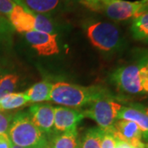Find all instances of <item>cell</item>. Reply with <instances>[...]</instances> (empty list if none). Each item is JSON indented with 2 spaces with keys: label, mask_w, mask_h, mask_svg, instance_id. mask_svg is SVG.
I'll return each mask as SVG.
<instances>
[{
  "label": "cell",
  "mask_w": 148,
  "mask_h": 148,
  "mask_svg": "<svg viewBox=\"0 0 148 148\" xmlns=\"http://www.w3.org/2000/svg\"><path fill=\"white\" fill-rule=\"evenodd\" d=\"M12 144L25 148H44L48 144L45 133L33 123L28 113H19L13 118L8 130Z\"/></svg>",
  "instance_id": "cell-2"
},
{
  "label": "cell",
  "mask_w": 148,
  "mask_h": 148,
  "mask_svg": "<svg viewBox=\"0 0 148 148\" xmlns=\"http://www.w3.org/2000/svg\"><path fill=\"white\" fill-rule=\"evenodd\" d=\"M147 3L142 1L130 2L126 0H101V8L110 19L124 21L134 19L147 12Z\"/></svg>",
  "instance_id": "cell-5"
},
{
  "label": "cell",
  "mask_w": 148,
  "mask_h": 148,
  "mask_svg": "<svg viewBox=\"0 0 148 148\" xmlns=\"http://www.w3.org/2000/svg\"><path fill=\"white\" fill-rule=\"evenodd\" d=\"M114 137L130 144L134 148H145L142 142V132L134 122L117 119L110 132Z\"/></svg>",
  "instance_id": "cell-8"
},
{
  "label": "cell",
  "mask_w": 148,
  "mask_h": 148,
  "mask_svg": "<svg viewBox=\"0 0 148 148\" xmlns=\"http://www.w3.org/2000/svg\"><path fill=\"white\" fill-rule=\"evenodd\" d=\"M90 105L89 109L83 111L85 117L93 119L99 127L106 132H110L123 106L114 100L110 94L95 100Z\"/></svg>",
  "instance_id": "cell-4"
},
{
  "label": "cell",
  "mask_w": 148,
  "mask_h": 148,
  "mask_svg": "<svg viewBox=\"0 0 148 148\" xmlns=\"http://www.w3.org/2000/svg\"><path fill=\"white\" fill-rule=\"evenodd\" d=\"M91 45L104 52H116L123 47L124 39L116 25L108 21H92L84 27Z\"/></svg>",
  "instance_id": "cell-3"
},
{
  "label": "cell",
  "mask_w": 148,
  "mask_h": 148,
  "mask_svg": "<svg viewBox=\"0 0 148 148\" xmlns=\"http://www.w3.org/2000/svg\"><path fill=\"white\" fill-rule=\"evenodd\" d=\"M14 30L25 34L34 31V12L27 10L23 7L16 4L8 17Z\"/></svg>",
  "instance_id": "cell-12"
},
{
  "label": "cell",
  "mask_w": 148,
  "mask_h": 148,
  "mask_svg": "<svg viewBox=\"0 0 148 148\" xmlns=\"http://www.w3.org/2000/svg\"><path fill=\"white\" fill-rule=\"evenodd\" d=\"M103 87L81 86L65 82H58L53 84L49 101L68 108H77L90 105L95 100L108 95Z\"/></svg>",
  "instance_id": "cell-1"
},
{
  "label": "cell",
  "mask_w": 148,
  "mask_h": 148,
  "mask_svg": "<svg viewBox=\"0 0 148 148\" xmlns=\"http://www.w3.org/2000/svg\"><path fill=\"white\" fill-rule=\"evenodd\" d=\"M16 5L13 0H0V14L8 18Z\"/></svg>",
  "instance_id": "cell-23"
},
{
  "label": "cell",
  "mask_w": 148,
  "mask_h": 148,
  "mask_svg": "<svg viewBox=\"0 0 148 148\" xmlns=\"http://www.w3.org/2000/svg\"><path fill=\"white\" fill-rule=\"evenodd\" d=\"M44 148H51V147H50V146H49V144L48 143L47 145H46V146H45Z\"/></svg>",
  "instance_id": "cell-33"
},
{
  "label": "cell",
  "mask_w": 148,
  "mask_h": 148,
  "mask_svg": "<svg viewBox=\"0 0 148 148\" xmlns=\"http://www.w3.org/2000/svg\"><path fill=\"white\" fill-rule=\"evenodd\" d=\"M147 12H148V2L147 3Z\"/></svg>",
  "instance_id": "cell-35"
},
{
  "label": "cell",
  "mask_w": 148,
  "mask_h": 148,
  "mask_svg": "<svg viewBox=\"0 0 148 148\" xmlns=\"http://www.w3.org/2000/svg\"><path fill=\"white\" fill-rule=\"evenodd\" d=\"M139 66H140V74H141V77H142V86H143V92L146 94H148V69L142 61L140 62Z\"/></svg>",
  "instance_id": "cell-25"
},
{
  "label": "cell",
  "mask_w": 148,
  "mask_h": 148,
  "mask_svg": "<svg viewBox=\"0 0 148 148\" xmlns=\"http://www.w3.org/2000/svg\"><path fill=\"white\" fill-rule=\"evenodd\" d=\"M12 142L8 134L0 135V148H10Z\"/></svg>",
  "instance_id": "cell-26"
},
{
  "label": "cell",
  "mask_w": 148,
  "mask_h": 148,
  "mask_svg": "<svg viewBox=\"0 0 148 148\" xmlns=\"http://www.w3.org/2000/svg\"><path fill=\"white\" fill-rule=\"evenodd\" d=\"M52 86L53 84L49 82H40L32 86L27 91H25V94L31 103L38 104L43 101H49L50 99Z\"/></svg>",
  "instance_id": "cell-14"
},
{
  "label": "cell",
  "mask_w": 148,
  "mask_h": 148,
  "mask_svg": "<svg viewBox=\"0 0 148 148\" xmlns=\"http://www.w3.org/2000/svg\"><path fill=\"white\" fill-rule=\"evenodd\" d=\"M28 114L32 122L44 133L52 131L54 123V108L50 105L35 104L30 107Z\"/></svg>",
  "instance_id": "cell-10"
},
{
  "label": "cell",
  "mask_w": 148,
  "mask_h": 148,
  "mask_svg": "<svg viewBox=\"0 0 148 148\" xmlns=\"http://www.w3.org/2000/svg\"><path fill=\"white\" fill-rule=\"evenodd\" d=\"M83 1L89 7H92L94 9L101 8V0H83Z\"/></svg>",
  "instance_id": "cell-27"
},
{
  "label": "cell",
  "mask_w": 148,
  "mask_h": 148,
  "mask_svg": "<svg viewBox=\"0 0 148 148\" xmlns=\"http://www.w3.org/2000/svg\"><path fill=\"white\" fill-rule=\"evenodd\" d=\"M105 132V130L99 127L88 129L80 142V148H101V140Z\"/></svg>",
  "instance_id": "cell-18"
},
{
  "label": "cell",
  "mask_w": 148,
  "mask_h": 148,
  "mask_svg": "<svg viewBox=\"0 0 148 148\" xmlns=\"http://www.w3.org/2000/svg\"><path fill=\"white\" fill-rule=\"evenodd\" d=\"M115 148H134V147H132L130 144H128V143H126V142H123V141H121V140H118V139H116V146H115Z\"/></svg>",
  "instance_id": "cell-28"
},
{
  "label": "cell",
  "mask_w": 148,
  "mask_h": 148,
  "mask_svg": "<svg viewBox=\"0 0 148 148\" xmlns=\"http://www.w3.org/2000/svg\"><path fill=\"white\" fill-rule=\"evenodd\" d=\"M29 103V100L25 92L11 93L0 100V111L12 110L21 108Z\"/></svg>",
  "instance_id": "cell-17"
},
{
  "label": "cell",
  "mask_w": 148,
  "mask_h": 148,
  "mask_svg": "<svg viewBox=\"0 0 148 148\" xmlns=\"http://www.w3.org/2000/svg\"><path fill=\"white\" fill-rule=\"evenodd\" d=\"M112 80L123 93L132 95L144 93L139 64H129L119 68L112 75Z\"/></svg>",
  "instance_id": "cell-6"
},
{
  "label": "cell",
  "mask_w": 148,
  "mask_h": 148,
  "mask_svg": "<svg viewBox=\"0 0 148 148\" xmlns=\"http://www.w3.org/2000/svg\"><path fill=\"white\" fill-rule=\"evenodd\" d=\"M12 121V116L11 114L0 111V135L7 134Z\"/></svg>",
  "instance_id": "cell-22"
},
{
  "label": "cell",
  "mask_w": 148,
  "mask_h": 148,
  "mask_svg": "<svg viewBox=\"0 0 148 148\" xmlns=\"http://www.w3.org/2000/svg\"><path fill=\"white\" fill-rule=\"evenodd\" d=\"M147 148H148V146H147Z\"/></svg>",
  "instance_id": "cell-36"
},
{
  "label": "cell",
  "mask_w": 148,
  "mask_h": 148,
  "mask_svg": "<svg viewBox=\"0 0 148 148\" xmlns=\"http://www.w3.org/2000/svg\"><path fill=\"white\" fill-rule=\"evenodd\" d=\"M117 119H124L137 123L142 132L143 138L148 142V115L140 105L123 106L119 110Z\"/></svg>",
  "instance_id": "cell-11"
},
{
  "label": "cell",
  "mask_w": 148,
  "mask_h": 148,
  "mask_svg": "<svg viewBox=\"0 0 148 148\" xmlns=\"http://www.w3.org/2000/svg\"><path fill=\"white\" fill-rule=\"evenodd\" d=\"M13 1H14V2L16 3L17 5L21 6V4H20V1H19V0H13Z\"/></svg>",
  "instance_id": "cell-32"
},
{
  "label": "cell",
  "mask_w": 148,
  "mask_h": 148,
  "mask_svg": "<svg viewBox=\"0 0 148 148\" xmlns=\"http://www.w3.org/2000/svg\"><path fill=\"white\" fill-rule=\"evenodd\" d=\"M18 79L19 77L16 74H7L0 78V100L11 93H13Z\"/></svg>",
  "instance_id": "cell-20"
},
{
  "label": "cell",
  "mask_w": 148,
  "mask_h": 148,
  "mask_svg": "<svg viewBox=\"0 0 148 148\" xmlns=\"http://www.w3.org/2000/svg\"><path fill=\"white\" fill-rule=\"evenodd\" d=\"M24 36L27 43L39 55L51 56L59 53L57 34L32 31L25 33Z\"/></svg>",
  "instance_id": "cell-7"
},
{
  "label": "cell",
  "mask_w": 148,
  "mask_h": 148,
  "mask_svg": "<svg viewBox=\"0 0 148 148\" xmlns=\"http://www.w3.org/2000/svg\"><path fill=\"white\" fill-rule=\"evenodd\" d=\"M51 148H80L77 130L64 132L54 136L49 143Z\"/></svg>",
  "instance_id": "cell-16"
},
{
  "label": "cell",
  "mask_w": 148,
  "mask_h": 148,
  "mask_svg": "<svg viewBox=\"0 0 148 148\" xmlns=\"http://www.w3.org/2000/svg\"><path fill=\"white\" fill-rule=\"evenodd\" d=\"M10 148H25V147H21L16 146V145H14V144H12V145H11Z\"/></svg>",
  "instance_id": "cell-30"
},
{
  "label": "cell",
  "mask_w": 148,
  "mask_h": 148,
  "mask_svg": "<svg viewBox=\"0 0 148 148\" xmlns=\"http://www.w3.org/2000/svg\"><path fill=\"white\" fill-rule=\"evenodd\" d=\"M84 118L83 111L68 107L54 108V128L62 132L77 130L78 123Z\"/></svg>",
  "instance_id": "cell-9"
},
{
  "label": "cell",
  "mask_w": 148,
  "mask_h": 148,
  "mask_svg": "<svg viewBox=\"0 0 148 148\" xmlns=\"http://www.w3.org/2000/svg\"><path fill=\"white\" fill-rule=\"evenodd\" d=\"M143 110H144V111H145V113H146V114L148 115V106L147 107H143Z\"/></svg>",
  "instance_id": "cell-31"
},
{
  "label": "cell",
  "mask_w": 148,
  "mask_h": 148,
  "mask_svg": "<svg viewBox=\"0 0 148 148\" xmlns=\"http://www.w3.org/2000/svg\"><path fill=\"white\" fill-rule=\"evenodd\" d=\"M130 30L133 39L148 44V12L138 15L132 20Z\"/></svg>",
  "instance_id": "cell-15"
},
{
  "label": "cell",
  "mask_w": 148,
  "mask_h": 148,
  "mask_svg": "<svg viewBox=\"0 0 148 148\" xmlns=\"http://www.w3.org/2000/svg\"><path fill=\"white\" fill-rule=\"evenodd\" d=\"M35 22H34V31L40 32H45L49 34H56L55 26L52 19L47 14L35 13Z\"/></svg>",
  "instance_id": "cell-19"
},
{
  "label": "cell",
  "mask_w": 148,
  "mask_h": 148,
  "mask_svg": "<svg viewBox=\"0 0 148 148\" xmlns=\"http://www.w3.org/2000/svg\"><path fill=\"white\" fill-rule=\"evenodd\" d=\"M21 7L40 14H47L57 9L62 0H19Z\"/></svg>",
  "instance_id": "cell-13"
},
{
  "label": "cell",
  "mask_w": 148,
  "mask_h": 148,
  "mask_svg": "<svg viewBox=\"0 0 148 148\" xmlns=\"http://www.w3.org/2000/svg\"><path fill=\"white\" fill-rule=\"evenodd\" d=\"M141 61L143 62V64H145V66H146V67L148 69V52L147 53V54H146V55H145V56L141 59Z\"/></svg>",
  "instance_id": "cell-29"
},
{
  "label": "cell",
  "mask_w": 148,
  "mask_h": 148,
  "mask_svg": "<svg viewBox=\"0 0 148 148\" xmlns=\"http://www.w3.org/2000/svg\"><path fill=\"white\" fill-rule=\"evenodd\" d=\"M14 31L9 20L0 14V45L11 44Z\"/></svg>",
  "instance_id": "cell-21"
},
{
  "label": "cell",
  "mask_w": 148,
  "mask_h": 148,
  "mask_svg": "<svg viewBox=\"0 0 148 148\" xmlns=\"http://www.w3.org/2000/svg\"><path fill=\"white\" fill-rule=\"evenodd\" d=\"M116 138L110 132H106L101 140V148H115Z\"/></svg>",
  "instance_id": "cell-24"
},
{
  "label": "cell",
  "mask_w": 148,
  "mask_h": 148,
  "mask_svg": "<svg viewBox=\"0 0 148 148\" xmlns=\"http://www.w3.org/2000/svg\"><path fill=\"white\" fill-rule=\"evenodd\" d=\"M142 2H143V3H147L148 0H142Z\"/></svg>",
  "instance_id": "cell-34"
}]
</instances>
